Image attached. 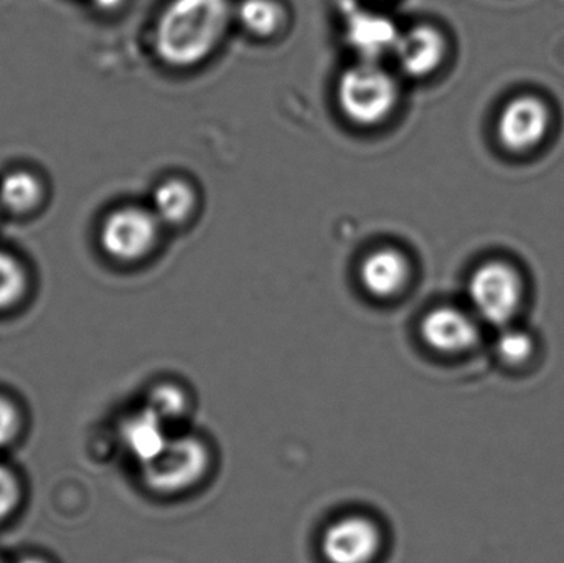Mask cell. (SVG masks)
I'll return each mask as SVG.
<instances>
[{
	"instance_id": "6da1fadb",
	"label": "cell",
	"mask_w": 564,
	"mask_h": 563,
	"mask_svg": "<svg viewBox=\"0 0 564 563\" xmlns=\"http://www.w3.org/2000/svg\"><path fill=\"white\" fill-rule=\"evenodd\" d=\"M234 19L230 0H169L155 22V53L172 68L200 65L224 42Z\"/></svg>"
},
{
	"instance_id": "7a4b0ae2",
	"label": "cell",
	"mask_w": 564,
	"mask_h": 563,
	"mask_svg": "<svg viewBox=\"0 0 564 563\" xmlns=\"http://www.w3.org/2000/svg\"><path fill=\"white\" fill-rule=\"evenodd\" d=\"M400 101L397 76L380 62L348 66L337 83V102L348 121L364 128L380 124Z\"/></svg>"
},
{
	"instance_id": "3957f363",
	"label": "cell",
	"mask_w": 564,
	"mask_h": 563,
	"mask_svg": "<svg viewBox=\"0 0 564 563\" xmlns=\"http://www.w3.org/2000/svg\"><path fill=\"white\" fill-rule=\"evenodd\" d=\"M210 465V452L200 439L171 436L165 448L141 466V478L155 495H184L204 481Z\"/></svg>"
},
{
	"instance_id": "277c9868",
	"label": "cell",
	"mask_w": 564,
	"mask_h": 563,
	"mask_svg": "<svg viewBox=\"0 0 564 563\" xmlns=\"http://www.w3.org/2000/svg\"><path fill=\"white\" fill-rule=\"evenodd\" d=\"M161 221L144 207H119L108 214L99 228V245L116 261L142 260L154 250L161 234Z\"/></svg>"
},
{
	"instance_id": "5b68a950",
	"label": "cell",
	"mask_w": 564,
	"mask_h": 563,
	"mask_svg": "<svg viewBox=\"0 0 564 563\" xmlns=\"http://www.w3.org/2000/svg\"><path fill=\"white\" fill-rule=\"evenodd\" d=\"M469 297L484 321L494 326H507L522 304V283L512 268L492 261L474 271Z\"/></svg>"
},
{
	"instance_id": "8992f818",
	"label": "cell",
	"mask_w": 564,
	"mask_h": 563,
	"mask_svg": "<svg viewBox=\"0 0 564 563\" xmlns=\"http://www.w3.org/2000/svg\"><path fill=\"white\" fill-rule=\"evenodd\" d=\"M383 548L377 522L351 515L332 522L322 535V557L327 563H373Z\"/></svg>"
},
{
	"instance_id": "52a82bcc",
	"label": "cell",
	"mask_w": 564,
	"mask_h": 563,
	"mask_svg": "<svg viewBox=\"0 0 564 563\" xmlns=\"http://www.w3.org/2000/svg\"><path fill=\"white\" fill-rule=\"evenodd\" d=\"M345 15V39L358 59L380 62L393 55L401 30L391 17L355 6L347 7Z\"/></svg>"
},
{
	"instance_id": "ba28073f",
	"label": "cell",
	"mask_w": 564,
	"mask_h": 563,
	"mask_svg": "<svg viewBox=\"0 0 564 563\" xmlns=\"http://www.w3.org/2000/svg\"><path fill=\"white\" fill-rule=\"evenodd\" d=\"M423 343L431 350L444 356H459L469 353L479 343V327L476 321L457 307H434L424 314L420 324Z\"/></svg>"
},
{
	"instance_id": "9c48e42d",
	"label": "cell",
	"mask_w": 564,
	"mask_h": 563,
	"mask_svg": "<svg viewBox=\"0 0 564 563\" xmlns=\"http://www.w3.org/2000/svg\"><path fill=\"white\" fill-rule=\"evenodd\" d=\"M549 128V108L533 96H522L507 102L497 121L500 142L513 152L529 151L539 145Z\"/></svg>"
},
{
	"instance_id": "30bf717a",
	"label": "cell",
	"mask_w": 564,
	"mask_h": 563,
	"mask_svg": "<svg viewBox=\"0 0 564 563\" xmlns=\"http://www.w3.org/2000/svg\"><path fill=\"white\" fill-rule=\"evenodd\" d=\"M398 69L410 78L433 75L446 56V40L431 25H414L401 32L393 52Z\"/></svg>"
},
{
	"instance_id": "8fae6325",
	"label": "cell",
	"mask_w": 564,
	"mask_h": 563,
	"mask_svg": "<svg viewBox=\"0 0 564 563\" xmlns=\"http://www.w3.org/2000/svg\"><path fill=\"white\" fill-rule=\"evenodd\" d=\"M361 286L378 300H391L406 288L411 278V263L397 248H378L360 264Z\"/></svg>"
},
{
	"instance_id": "7c38bea8",
	"label": "cell",
	"mask_w": 564,
	"mask_h": 563,
	"mask_svg": "<svg viewBox=\"0 0 564 563\" xmlns=\"http://www.w3.org/2000/svg\"><path fill=\"white\" fill-rule=\"evenodd\" d=\"M169 426L148 407L132 413L121 425L122 445L139 465L152 462L167 445Z\"/></svg>"
},
{
	"instance_id": "4fadbf2b",
	"label": "cell",
	"mask_w": 564,
	"mask_h": 563,
	"mask_svg": "<svg viewBox=\"0 0 564 563\" xmlns=\"http://www.w3.org/2000/svg\"><path fill=\"white\" fill-rule=\"evenodd\" d=\"M197 207V192L185 178L172 177L161 182L152 195V208L161 224L177 227L185 224Z\"/></svg>"
},
{
	"instance_id": "5bb4252c",
	"label": "cell",
	"mask_w": 564,
	"mask_h": 563,
	"mask_svg": "<svg viewBox=\"0 0 564 563\" xmlns=\"http://www.w3.org/2000/svg\"><path fill=\"white\" fill-rule=\"evenodd\" d=\"M45 197L42 178L25 169H17L0 178V208L13 215L35 210Z\"/></svg>"
},
{
	"instance_id": "9a60e30c",
	"label": "cell",
	"mask_w": 564,
	"mask_h": 563,
	"mask_svg": "<svg viewBox=\"0 0 564 563\" xmlns=\"http://www.w3.org/2000/svg\"><path fill=\"white\" fill-rule=\"evenodd\" d=\"M235 19L254 36H273L284 26L285 9L280 0H241Z\"/></svg>"
},
{
	"instance_id": "2e32d148",
	"label": "cell",
	"mask_w": 564,
	"mask_h": 563,
	"mask_svg": "<svg viewBox=\"0 0 564 563\" xmlns=\"http://www.w3.org/2000/svg\"><path fill=\"white\" fill-rule=\"evenodd\" d=\"M29 288V274L22 261L0 248V311L15 306Z\"/></svg>"
},
{
	"instance_id": "e0dca14e",
	"label": "cell",
	"mask_w": 564,
	"mask_h": 563,
	"mask_svg": "<svg viewBox=\"0 0 564 563\" xmlns=\"http://www.w3.org/2000/svg\"><path fill=\"white\" fill-rule=\"evenodd\" d=\"M145 407L152 410V412L169 426L171 423L184 419L188 410V400L184 390L178 389L177 386L162 383V386L155 387V389L149 393Z\"/></svg>"
},
{
	"instance_id": "ac0fdd59",
	"label": "cell",
	"mask_w": 564,
	"mask_h": 563,
	"mask_svg": "<svg viewBox=\"0 0 564 563\" xmlns=\"http://www.w3.org/2000/svg\"><path fill=\"white\" fill-rule=\"evenodd\" d=\"M497 356L507 366L519 367L532 359L535 343L525 331L507 327L496 343Z\"/></svg>"
},
{
	"instance_id": "d6986e66",
	"label": "cell",
	"mask_w": 564,
	"mask_h": 563,
	"mask_svg": "<svg viewBox=\"0 0 564 563\" xmlns=\"http://www.w3.org/2000/svg\"><path fill=\"white\" fill-rule=\"evenodd\" d=\"M20 501H22V488L15 473L0 465V524L15 512Z\"/></svg>"
},
{
	"instance_id": "ffe728a7",
	"label": "cell",
	"mask_w": 564,
	"mask_h": 563,
	"mask_svg": "<svg viewBox=\"0 0 564 563\" xmlns=\"http://www.w3.org/2000/svg\"><path fill=\"white\" fill-rule=\"evenodd\" d=\"M22 429L19 410L6 397L0 396V448L12 445Z\"/></svg>"
},
{
	"instance_id": "44dd1931",
	"label": "cell",
	"mask_w": 564,
	"mask_h": 563,
	"mask_svg": "<svg viewBox=\"0 0 564 563\" xmlns=\"http://www.w3.org/2000/svg\"><path fill=\"white\" fill-rule=\"evenodd\" d=\"M122 2H124V0H91L96 9L106 10V12L118 9V7L122 6Z\"/></svg>"
},
{
	"instance_id": "7402d4cb",
	"label": "cell",
	"mask_w": 564,
	"mask_h": 563,
	"mask_svg": "<svg viewBox=\"0 0 564 563\" xmlns=\"http://www.w3.org/2000/svg\"><path fill=\"white\" fill-rule=\"evenodd\" d=\"M17 563H50V562L43 561V559H39V557H25V559H22V561H19Z\"/></svg>"
},
{
	"instance_id": "603a6c76",
	"label": "cell",
	"mask_w": 564,
	"mask_h": 563,
	"mask_svg": "<svg viewBox=\"0 0 564 563\" xmlns=\"http://www.w3.org/2000/svg\"><path fill=\"white\" fill-rule=\"evenodd\" d=\"M0 563H3L2 561H0Z\"/></svg>"
}]
</instances>
